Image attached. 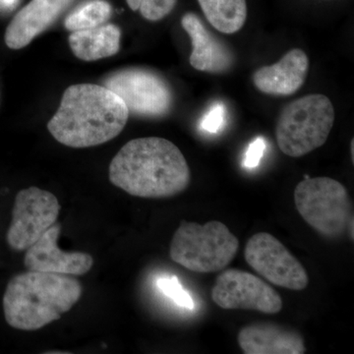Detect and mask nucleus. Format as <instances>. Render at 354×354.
I'll use <instances>...</instances> for the list:
<instances>
[{"label":"nucleus","mask_w":354,"mask_h":354,"mask_svg":"<svg viewBox=\"0 0 354 354\" xmlns=\"http://www.w3.org/2000/svg\"><path fill=\"white\" fill-rule=\"evenodd\" d=\"M109 180L132 196L160 199L187 189L191 171L183 153L160 137L133 139L109 165Z\"/></svg>","instance_id":"obj_1"},{"label":"nucleus","mask_w":354,"mask_h":354,"mask_svg":"<svg viewBox=\"0 0 354 354\" xmlns=\"http://www.w3.org/2000/svg\"><path fill=\"white\" fill-rule=\"evenodd\" d=\"M129 115L124 102L113 91L94 84H77L65 90L48 129L62 145L90 148L118 137Z\"/></svg>","instance_id":"obj_2"},{"label":"nucleus","mask_w":354,"mask_h":354,"mask_svg":"<svg viewBox=\"0 0 354 354\" xmlns=\"http://www.w3.org/2000/svg\"><path fill=\"white\" fill-rule=\"evenodd\" d=\"M78 279L65 274L29 271L7 285L3 297L6 322L14 329L37 330L59 320L82 297Z\"/></svg>","instance_id":"obj_3"},{"label":"nucleus","mask_w":354,"mask_h":354,"mask_svg":"<svg viewBox=\"0 0 354 354\" xmlns=\"http://www.w3.org/2000/svg\"><path fill=\"white\" fill-rule=\"evenodd\" d=\"M239 241L218 221L205 225L183 221L174 232L169 256L191 272L208 274L227 268L239 252Z\"/></svg>","instance_id":"obj_4"},{"label":"nucleus","mask_w":354,"mask_h":354,"mask_svg":"<svg viewBox=\"0 0 354 354\" xmlns=\"http://www.w3.org/2000/svg\"><path fill=\"white\" fill-rule=\"evenodd\" d=\"M334 123L335 109L327 95L299 97L279 114L276 127L279 150L288 157H304L327 142Z\"/></svg>","instance_id":"obj_5"},{"label":"nucleus","mask_w":354,"mask_h":354,"mask_svg":"<svg viewBox=\"0 0 354 354\" xmlns=\"http://www.w3.org/2000/svg\"><path fill=\"white\" fill-rule=\"evenodd\" d=\"M295 203L299 215L323 236L337 239L353 218L346 188L330 177H308L297 184Z\"/></svg>","instance_id":"obj_6"},{"label":"nucleus","mask_w":354,"mask_h":354,"mask_svg":"<svg viewBox=\"0 0 354 354\" xmlns=\"http://www.w3.org/2000/svg\"><path fill=\"white\" fill-rule=\"evenodd\" d=\"M102 86L124 102L129 114L139 118H164L174 106L171 86L153 70L142 67L118 70L104 78Z\"/></svg>","instance_id":"obj_7"},{"label":"nucleus","mask_w":354,"mask_h":354,"mask_svg":"<svg viewBox=\"0 0 354 354\" xmlns=\"http://www.w3.org/2000/svg\"><path fill=\"white\" fill-rule=\"evenodd\" d=\"M62 207L48 191L29 187L16 195L7 242L14 250L24 251L39 241L57 221Z\"/></svg>","instance_id":"obj_8"},{"label":"nucleus","mask_w":354,"mask_h":354,"mask_svg":"<svg viewBox=\"0 0 354 354\" xmlns=\"http://www.w3.org/2000/svg\"><path fill=\"white\" fill-rule=\"evenodd\" d=\"M244 258L254 271L272 285L291 290H304L308 286V274L301 263L268 232H259L248 239Z\"/></svg>","instance_id":"obj_9"},{"label":"nucleus","mask_w":354,"mask_h":354,"mask_svg":"<svg viewBox=\"0 0 354 354\" xmlns=\"http://www.w3.org/2000/svg\"><path fill=\"white\" fill-rule=\"evenodd\" d=\"M212 299L221 308L253 310L264 314H277L283 308L278 291L250 272L237 269L225 270L216 278Z\"/></svg>","instance_id":"obj_10"},{"label":"nucleus","mask_w":354,"mask_h":354,"mask_svg":"<svg viewBox=\"0 0 354 354\" xmlns=\"http://www.w3.org/2000/svg\"><path fill=\"white\" fill-rule=\"evenodd\" d=\"M60 225H53L38 241L26 250L24 263L29 271L50 272L65 276H83L92 269L90 254L64 252L57 245Z\"/></svg>","instance_id":"obj_11"},{"label":"nucleus","mask_w":354,"mask_h":354,"mask_svg":"<svg viewBox=\"0 0 354 354\" xmlns=\"http://www.w3.org/2000/svg\"><path fill=\"white\" fill-rule=\"evenodd\" d=\"M73 0H31L14 16L4 35L11 50H21L57 22Z\"/></svg>","instance_id":"obj_12"},{"label":"nucleus","mask_w":354,"mask_h":354,"mask_svg":"<svg viewBox=\"0 0 354 354\" xmlns=\"http://www.w3.org/2000/svg\"><path fill=\"white\" fill-rule=\"evenodd\" d=\"M181 26L192 43L190 64L198 71L207 73H225L232 68L234 55L227 44L216 37L197 14H184Z\"/></svg>","instance_id":"obj_13"},{"label":"nucleus","mask_w":354,"mask_h":354,"mask_svg":"<svg viewBox=\"0 0 354 354\" xmlns=\"http://www.w3.org/2000/svg\"><path fill=\"white\" fill-rule=\"evenodd\" d=\"M309 58L300 48H293L277 64L254 72V86L264 94L290 95L304 86L309 71Z\"/></svg>","instance_id":"obj_14"},{"label":"nucleus","mask_w":354,"mask_h":354,"mask_svg":"<svg viewBox=\"0 0 354 354\" xmlns=\"http://www.w3.org/2000/svg\"><path fill=\"white\" fill-rule=\"evenodd\" d=\"M239 344L246 354H304V339L295 330L274 323H253L242 328Z\"/></svg>","instance_id":"obj_15"},{"label":"nucleus","mask_w":354,"mask_h":354,"mask_svg":"<svg viewBox=\"0 0 354 354\" xmlns=\"http://www.w3.org/2000/svg\"><path fill=\"white\" fill-rule=\"evenodd\" d=\"M121 30L114 24L71 32L68 41L72 53L83 62L111 57L120 50Z\"/></svg>","instance_id":"obj_16"},{"label":"nucleus","mask_w":354,"mask_h":354,"mask_svg":"<svg viewBox=\"0 0 354 354\" xmlns=\"http://www.w3.org/2000/svg\"><path fill=\"white\" fill-rule=\"evenodd\" d=\"M209 24L223 34L241 31L247 19L246 0H197Z\"/></svg>","instance_id":"obj_17"},{"label":"nucleus","mask_w":354,"mask_h":354,"mask_svg":"<svg viewBox=\"0 0 354 354\" xmlns=\"http://www.w3.org/2000/svg\"><path fill=\"white\" fill-rule=\"evenodd\" d=\"M111 14L113 7L106 0H88L67 16L64 27L69 32L93 29L106 24Z\"/></svg>","instance_id":"obj_18"},{"label":"nucleus","mask_w":354,"mask_h":354,"mask_svg":"<svg viewBox=\"0 0 354 354\" xmlns=\"http://www.w3.org/2000/svg\"><path fill=\"white\" fill-rule=\"evenodd\" d=\"M158 288L179 306L189 310L194 309L195 304L192 297L184 290L176 277H165L158 279Z\"/></svg>","instance_id":"obj_19"},{"label":"nucleus","mask_w":354,"mask_h":354,"mask_svg":"<svg viewBox=\"0 0 354 354\" xmlns=\"http://www.w3.org/2000/svg\"><path fill=\"white\" fill-rule=\"evenodd\" d=\"M177 0H142L140 13L146 20L157 22L171 13Z\"/></svg>","instance_id":"obj_20"},{"label":"nucleus","mask_w":354,"mask_h":354,"mask_svg":"<svg viewBox=\"0 0 354 354\" xmlns=\"http://www.w3.org/2000/svg\"><path fill=\"white\" fill-rule=\"evenodd\" d=\"M225 115H227V111H225V104L216 102L203 115L200 121V128L203 131L216 134L225 127Z\"/></svg>","instance_id":"obj_21"},{"label":"nucleus","mask_w":354,"mask_h":354,"mask_svg":"<svg viewBox=\"0 0 354 354\" xmlns=\"http://www.w3.org/2000/svg\"><path fill=\"white\" fill-rule=\"evenodd\" d=\"M266 140L263 137H257L250 144L244 156L243 167L246 169H255L259 165L266 150Z\"/></svg>","instance_id":"obj_22"},{"label":"nucleus","mask_w":354,"mask_h":354,"mask_svg":"<svg viewBox=\"0 0 354 354\" xmlns=\"http://www.w3.org/2000/svg\"><path fill=\"white\" fill-rule=\"evenodd\" d=\"M128 6L133 11L139 10V7L141 6L142 0H127Z\"/></svg>","instance_id":"obj_23"},{"label":"nucleus","mask_w":354,"mask_h":354,"mask_svg":"<svg viewBox=\"0 0 354 354\" xmlns=\"http://www.w3.org/2000/svg\"><path fill=\"white\" fill-rule=\"evenodd\" d=\"M353 218H351V221H349L348 227H346V230L348 232L349 236H351V239L353 241L354 234H353Z\"/></svg>","instance_id":"obj_24"},{"label":"nucleus","mask_w":354,"mask_h":354,"mask_svg":"<svg viewBox=\"0 0 354 354\" xmlns=\"http://www.w3.org/2000/svg\"><path fill=\"white\" fill-rule=\"evenodd\" d=\"M2 2H3L4 4L7 6H13L14 3H15L17 0H1Z\"/></svg>","instance_id":"obj_25"},{"label":"nucleus","mask_w":354,"mask_h":354,"mask_svg":"<svg viewBox=\"0 0 354 354\" xmlns=\"http://www.w3.org/2000/svg\"><path fill=\"white\" fill-rule=\"evenodd\" d=\"M351 158H353V162L354 160V143H353V139L351 140Z\"/></svg>","instance_id":"obj_26"}]
</instances>
